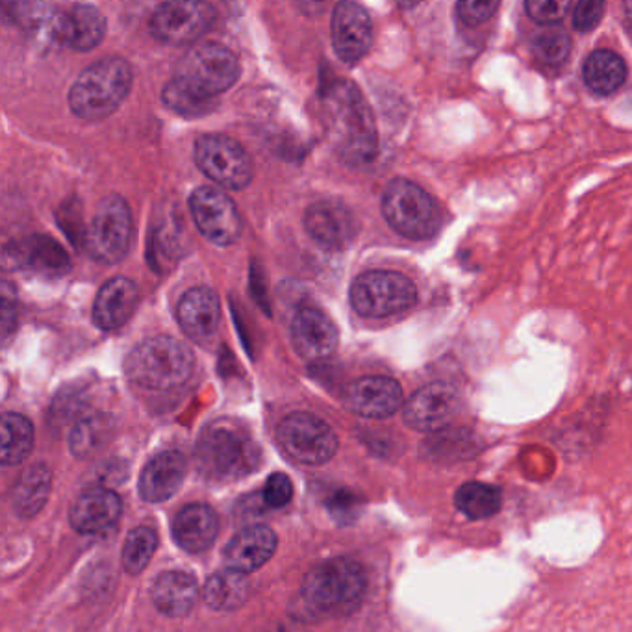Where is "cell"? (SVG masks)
<instances>
[{
  "label": "cell",
  "mask_w": 632,
  "mask_h": 632,
  "mask_svg": "<svg viewBox=\"0 0 632 632\" xmlns=\"http://www.w3.org/2000/svg\"><path fill=\"white\" fill-rule=\"evenodd\" d=\"M238 79V56L219 43H205L182 58L173 80L200 101H216V96L229 91Z\"/></svg>",
  "instance_id": "6"
},
{
  "label": "cell",
  "mask_w": 632,
  "mask_h": 632,
  "mask_svg": "<svg viewBox=\"0 0 632 632\" xmlns=\"http://www.w3.org/2000/svg\"><path fill=\"white\" fill-rule=\"evenodd\" d=\"M267 632H307V629L299 625V623H280V625H277L275 629Z\"/></svg>",
  "instance_id": "43"
},
{
  "label": "cell",
  "mask_w": 632,
  "mask_h": 632,
  "mask_svg": "<svg viewBox=\"0 0 632 632\" xmlns=\"http://www.w3.org/2000/svg\"><path fill=\"white\" fill-rule=\"evenodd\" d=\"M499 10V2L494 0H462L457 4V15L468 26H481L494 18Z\"/></svg>",
  "instance_id": "39"
},
{
  "label": "cell",
  "mask_w": 632,
  "mask_h": 632,
  "mask_svg": "<svg viewBox=\"0 0 632 632\" xmlns=\"http://www.w3.org/2000/svg\"><path fill=\"white\" fill-rule=\"evenodd\" d=\"M304 229L325 249H344L356 234L353 211L337 200L313 203L304 214Z\"/></svg>",
  "instance_id": "18"
},
{
  "label": "cell",
  "mask_w": 632,
  "mask_h": 632,
  "mask_svg": "<svg viewBox=\"0 0 632 632\" xmlns=\"http://www.w3.org/2000/svg\"><path fill=\"white\" fill-rule=\"evenodd\" d=\"M625 15L627 21H629V24L632 26V0L631 2H625Z\"/></svg>",
  "instance_id": "44"
},
{
  "label": "cell",
  "mask_w": 632,
  "mask_h": 632,
  "mask_svg": "<svg viewBox=\"0 0 632 632\" xmlns=\"http://www.w3.org/2000/svg\"><path fill=\"white\" fill-rule=\"evenodd\" d=\"M329 138L349 165L371 163L379 152V134L366 96L349 80L326 85L321 96Z\"/></svg>",
  "instance_id": "1"
},
{
  "label": "cell",
  "mask_w": 632,
  "mask_h": 632,
  "mask_svg": "<svg viewBox=\"0 0 632 632\" xmlns=\"http://www.w3.org/2000/svg\"><path fill=\"white\" fill-rule=\"evenodd\" d=\"M133 243V211L119 195H108L96 206L82 248L99 264L114 265L125 260Z\"/></svg>",
  "instance_id": "9"
},
{
  "label": "cell",
  "mask_w": 632,
  "mask_h": 632,
  "mask_svg": "<svg viewBox=\"0 0 632 632\" xmlns=\"http://www.w3.org/2000/svg\"><path fill=\"white\" fill-rule=\"evenodd\" d=\"M332 47L340 60L356 64L368 55L374 43L371 18L356 2H340L332 12Z\"/></svg>",
  "instance_id": "15"
},
{
  "label": "cell",
  "mask_w": 632,
  "mask_h": 632,
  "mask_svg": "<svg viewBox=\"0 0 632 632\" xmlns=\"http://www.w3.org/2000/svg\"><path fill=\"white\" fill-rule=\"evenodd\" d=\"M291 342L307 361H323L334 355L340 342L334 321L320 308L304 307L291 323Z\"/></svg>",
  "instance_id": "17"
},
{
  "label": "cell",
  "mask_w": 632,
  "mask_h": 632,
  "mask_svg": "<svg viewBox=\"0 0 632 632\" xmlns=\"http://www.w3.org/2000/svg\"><path fill=\"white\" fill-rule=\"evenodd\" d=\"M329 513L337 525H349L360 514V497L349 490H337L329 499Z\"/></svg>",
  "instance_id": "38"
},
{
  "label": "cell",
  "mask_w": 632,
  "mask_h": 632,
  "mask_svg": "<svg viewBox=\"0 0 632 632\" xmlns=\"http://www.w3.org/2000/svg\"><path fill=\"white\" fill-rule=\"evenodd\" d=\"M501 505H503L501 490L489 482H466L455 494L458 513L471 521L494 518L495 514L499 513Z\"/></svg>",
  "instance_id": "31"
},
{
  "label": "cell",
  "mask_w": 632,
  "mask_h": 632,
  "mask_svg": "<svg viewBox=\"0 0 632 632\" xmlns=\"http://www.w3.org/2000/svg\"><path fill=\"white\" fill-rule=\"evenodd\" d=\"M34 447V427L21 414L8 412L2 417V447L0 458L4 466H18L24 462Z\"/></svg>",
  "instance_id": "33"
},
{
  "label": "cell",
  "mask_w": 632,
  "mask_h": 632,
  "mask_svg": "<svg viewBox=\"0 0 632 632\" xmlns=\"http://www.w3.org/2000/svg\"><path fill=\"white\" fill-rule=\"evenodd\" d=\"M349 301L353 310L361 318L384 320L414 307L417 289L403 273H361L351 286Z\"/></svg>",
  "instance_id": "8"
},
{
  "label": "cell",
  "mask_w": 632,
  "mask_h": 632,
  "mask_svg": "<svg viewBox=\"0 0 632 632\" xmlns=\"http://www.w3.org/2000/svg\"><path fill=\"white\" fill-rule=\"evenodd\" d=\"M368 588L366 570L351 559H332L313 567L302 583V601L320 614H347Z\"/></svg>",
  "instance_id": "5"
},
{
  "label": "cell",
  "mask_w": 632,
  "mask_h": 632,
  "mask_svg": "<svg viewBox=\"0 0 632 632\" xmlns=\"http://www.w3.org/2000/svg\"><path fill=\"white\" fill-rule=\"evenodd\" d=\"M277 436L284 451L301 464H325L337 451V436L331 425L308 412L284 417Z\"/></svg>",
  "instance_id": "11"
},
{
  "label": "cell",
  "mask_w": 632,
  "mask_h": 632,
  "mask_svg": "<svg viewBox=\"0 0 632 632\" xmlns=\"http://www.w3.org/2000/svg\"><path fill=\"white\" fill-rule=\"evenodd\" d=\"M187 458L179 451L158 452L139 476V495L147 503H163L179 492L186 479Z\"/></svg>",
  "instance_id": "21"
},
{
  "label": "cell",
  "mask_w": 632,
  "mask_h": 632,
  "mask_svg": "<svg viewBox=\"0 0 632 632\" xmlns=\"http://www.w3.org/2000/svg\"><path fill=\"white\" fill-rule=\"evenodd\" d=\"M532 53L545 66H561L572 50V39L561 28H549L538 34L530 43Z\"/></svg>",
  "instance_id": "35"
},
{
  "label": "cell",
  "mask_w": 632,
  "mask_h": 632,
  "mask_svg": "<svg viewBox=\"0 0 632 632\" xmlns=\"http://www.w3.org/2000/svg\"><path fill=\"white\" fill-rule=\"evenodd\" d=\"M189 210L200 234L217 248H229L240 240L241 217L223 189L200 186L189 197Z\"/></svg>",
  "instance_id": "12"
},
{
  "label": "cell",
  "mask_w": 632,
  "mask_h": 632,
  "mask_svg": "<svg viewBox=\"0 0 632 632\" xmlns=\"http://www.w3.org/2000/svg\"><path fill=\"white\" fill-rule=\"evenodd\" d=\"M115 434L114 417L108 414H91L80 420L71 430L69 447L77 458H90L108 446Z\"/></svg>",
  "instance_id": "32"
},
{
  "label": "cell",
  "mask_w": 632,
  "mask_h": 632,
  "mask_svg": "<svg viewBox=\"0 0 632 632\" xmlns=\"http://www.w3.org/2000/svg\"><path fill=\"white\" fill-rule=\"evenodd\" d=\"M605 8H607L605 7V2H594V0L578 2L575 12H573V24H575V28L581 32H588L591 31V28H596L602 19Z\"/></svg>",
  "instance_id": "41"
},
{
  "label": "cell",
  "mask_w": 632,
  "mask_h": 632,
  "mask_svg": "<svg viewBox=\"0 0 632 632\" xmlns=\"http://www.w3.org/2000/svg\"><path fill=\"white\" fill-rule=\"evenodd\" d=\"M158 548L157 532L151 527H138L128 535L123 548V566L130 575H139L149 566Z\"/></svg>",
  "instance_id": "34"
},
{
  "label": "cell",
  "mask_w": 632,
  "mask_h": 632,
  "mask_svg": "<svg viewBox=\"0 0 632 632\" xmlns=\"http://www.w3.org/2000/svg\"><path fill=\"white\" fill-rule=\"evenodd\" d=\"M199 599V586L186 572H168L157 578L152 586V602L162 614L181 618L192 612Z\"/></svg>",
  "instance_id": "27"
},
{
  "label": "cell",
  "mask_w": 632,
  "mask_h": 632,
  "mask_svg": "<svg viewBox=\"0 0 632 632\" xmlns=\"http://www.w3.org/2000/svg\"><path fill=\"white\" fill-rule=\"evenodd\" d=\"M120 510L123 503L115 492L108 489H91L72 503L69 519L72 529L82 535H99L120 518Z\"/></svg>",
  "instance_id": "25"
},
{
  "label": "cell",
  "mask_w": 632,
  "mask_h": 632,
  "mask_svg": "<svg viewBox=\"0 0 632 632\" xmlns=\"http://www.w3.org/2000/svg\"><path fill=\"white\" fill-rule=\"evenodd\" d=\"M278 538L272 527L253 525L240 530L225 548V562L229 570L245 573L256 572L265 562L272 561L277 551Z\"/></svg>",
  "instance_id": "20"
},
{
  "label": "cell",
  "mask_w": 632,
  "mask_h": 632,
  "mask_svg": "<svg viewBox=\"0 0 632 632\" xmlns=\"http://www.w3.org/2000/svg\"><path fill=\"white\" fill-rule=\"evenodd\" d=\"M2 331L4 337L13 331V326L18 323V299H15V291H13L10 284H2Z\"/></svg>",
  "instance_id": "42"
},
{
  "label": "cell",
  "mask_w": 632,
  "mask_h": 632,
  "mask_svg": "<svg viewBox=\"0 0 632 632\" xmlns=\"http://www.w3.org/2000/svg\"><path fill=\"white\" fill-rule=\"evenodd\" d=\"M133 67L106 58L88 67L69 91V106L80 119L101 120L114 114L133 90Z\"/></svg>",
  "instance_id": "4"
},
{
  "label": "cell",
  "mask_w": 632,
  "mask_h": 632,
  "mask_svg": "<svg viewBox=\"0 0 632 632\" xmlns=\"http://www.w3.org/2000/svg\"><path fill=\"white\" fill-rule=\"evenodd\" d=\"M251 594V585L245 573L235 572V570H223L217 572L206 581L205 601L210 609L217 612H232L245 605Z\"/></svg>",
  "instance_id": "28"
},
{
  "label": "cell",
  "mask_w": 632,
  "mask_h": 632,
  "mask_svg": "<svg viewBox=\"0 0 632 632\" xmlns=\"http://www.w3.org/2000/svg\"><path fill=\"white\" fill-rule=\"evenodd\" d=\"M162 101L169 110L186 117H199L208 114L216 106V101H200L192 93H187L176 80H171L162 91Z\"/></svg>",
  "instance_id": "36"
},
{
  "label": "cell",
  "mask_w": 632,
  "mask_h": 632,
  "mask_svg": "<svg viewBox=\"0 0 632 632\" xmlns=\"http://www.w3.org/2000/svg\"><path fill=\"white\" fill-rule=\"evenodd\" d=\"M219 518L208 505H187L176 514L173 538L187 553H203L216 542Z\"/></svg>",
  "instance_id": "26"
},
{
  "label": "cell",
  "mask_w": 632,
  "mask_h": 632,
  "mask_svg": "<svg viewBox=\"0 0 632 632\" xmlns=\"http://www.w3.org/2000/svg\"><path fill=\"white\" fill-rule=\"evenodd\" d=\"M382 214L398 234L410 240H428L440 229V211L423 187L395 179L382 193Z\"/></svg>",
  "instance_id": "7"
},
{
  "label": "cell",
  "mask_w": 632,
  "mask_h": 632,
  "mask_svg": "<svg viewBox=\"0 0 632 632\" xmlns=\"http://www.w3.org/2000/svg\"><path fill=\"white\" fill-rule=\"evenodd\" d=\"M195 356L176 337L154 336L136 345L125 360V374L134 384L168 392L184 384L192 377Z\"/></svg>",
  "instance_id": "2"
},
{
  "label": "cell",
  "mask_w": 632,
  "mask_h": 632,
  "mask_svg": "<svg viewBox=\"0 0 632 632\" xmlns=\"http://www.w3.org/2000/svg\"><path fill=\"white\" fill-rule=\"evenodd\" d=\"M572 8L570 0H529L525 2V12L540 24H554L566 18Z\"/></svg>",
  "instance_id": "37"
},
{
  "label": "cell",
  "mask_w": 632,
  "mask_h": 632,
  "mask_svg": "<svg viewBox=\"0 0 632 632\" xmlns=\"http://www.w3.org/2000/svg\"><path fill=\"white\" fill-rule=\"evenodd\" d=\"M195 162L211 182L223 189H243L253 181L254 165L249 152L223 134H206L195 141Z\"/></svg>",
  "instance_id": "10"
},
{
  "label": "cell",
  "mask_w": 632,
  "mask_h": 632,
  "mask_svg": "<svg viewBox=\"0 0 632 632\" xmlns=\"http://www.w3.org/2000/svg\"><path fill=\"white\" fill-rule=\"evenodd\" d=\"M53 486V473L45 464H34L19 476L13 490V510L19 518H34L47 505Z\"/></svg>",
  "instance_id": "29"
},
{
  "label": "cell",
  "mask_w": 632,
  "mask_h": 632,
  "mask_svg": "<svg viewBox=\"0 0 632 632\" xmlns=\"http://www.w3.org/2000/svg\"><path fill=\"white\" fill-rule=\"evenodd\" d=\"M294 499V484L288 475L284 473H273L265 481L264 501L269 508H284Z\"/></svg>",
  "instance_id": "40"
},
{
  "label": "cell",
  "mask_w": 632,
  "mask_h": 632,
  "mask_svg": "<svg viewBox=\"0 0 632 632\" xmlns=\"http://www.w3.org/2000/svg\"><path fill=\"white\" fill-rule=\"evenodd\" d=\"M344 404L356 416L386 420L403 406V388L390 377H361L345 388Z\"/></svg>",
  "instance_id": "16"
},
{
  "label": "cell",
  "mask_w": 632,
  "mask_h": 632,
  "mask_svg": "<svg viewBox=\"0 0 632 632\" xmlns=\"http://www.w3.org/2000/svg\"><path fill=\"white\" fill-rule=\"evenodd\" d=\"M585 82L599 95H610L625 84L627 66L620 55L607 48L594 50L583 67Z\"/></svg>",
  "instance_id": "30"
},
{
  "label": "cell",
  "mask_w": 632,
  "mask_h": 632,
  "mask_svg": "<svg viewBox=\"0 0 632 632\" xmlns=\"http://www.w3.org/2000/svg\"><path fill=\"white\" fill-rule=\"evenodd\" d=\"M106 34V19L101 10L91 4H74L60 12L58 23V45L88 53L103 42Z\"/></svg>",
  "instance_id": "24"
},
{
  "label": "cell",
  "mask_w": 632,
  "mask_h": 632,
  "mask_svg": "<svg viewBox=\"0 0 632 632\" xmlns=\"http://www.w3.org/2000/svg\"><path fill=\"white\" fill-rule=\"evenodd\" d=\"M138 284L133 278L115 277L99 289L93 302V323L104 332L125 325L139 304Z\"/></svg>",
  "instance_id": "19"
},
{
  "label": "cell",
  "mask_w": 632,
  "mask_h": 632,
  "mask_svg": "<svg viewBox=\"0 0 632 632\" xmlns=\"http://www.w3.org/2000/svg\"><path fill=\"white\" fill-rule=\"evenodd\" d=\"M195 462L208 481H235L258 468L260 449L248 430L232 423H214L199 438Z\"/></svg>",
  "instance_id": "3"
},
{
  "label": "cell",
  "mask_w": 632,
  "mask_h": 632,
  "mask_svg": "<svg viewBox=\"0 0 632 632\" xmlns=\"http://www.w3.org/2000/svg\"><path fill=\"white\" fill-rule=\"evenodd\" d=\"M460 410L457 388L446 382L423 386L406 401L404 423L420 433H438L455 420Z\"/></svg>",
  "instance_id": "14"
},
{
  "label": "cell",
  "mask_w": 632,
  "mask_h": 632,
  "mask_svg": "<svg viewBox=\"0 0 632 632\" xmlns=\"http://www.w3.org/2000/svg\"><path fill=\"white\" fill-rule=\"evenodd\" d=\"M8 256H12L18 269H28L43 277H64L71 269V260L50 235L24 238L13 243Z\"/></svg>",
  "instance_id": "22"
},
{
  "label": "cell",
  "mask_w": 632,
  "mask_h": 632,
  "mask_svg": "<svg viewBox=\"0 0 632 632\" xmlns=\"http://www.w3.org/2000/svg\"><path fill=\"white\" fill-rule=\"evenodd\" d=\"M216 10L206 2H163L152 12L149 28L158 42L186 45L210 31Z\"/></svg>",
  "instance_id": "13"
},
{
  "label": "cell",
  "mask_w": 632,
  "mask_h": 632,
  "mask_svg": "<svg viewBox=\"0 0 632 632\" xmlns=\"http://www.w3.org/2000/svg\"><path fill=\"white\" fill-rule=\"evenodd\" d=\"M176 320L186 336L197 342L210 340L219 329L221 302L216 291L208 288H193L182 296L176 307Z\"/></svg>",
  "instance_id": "23"
}]
</instances>
